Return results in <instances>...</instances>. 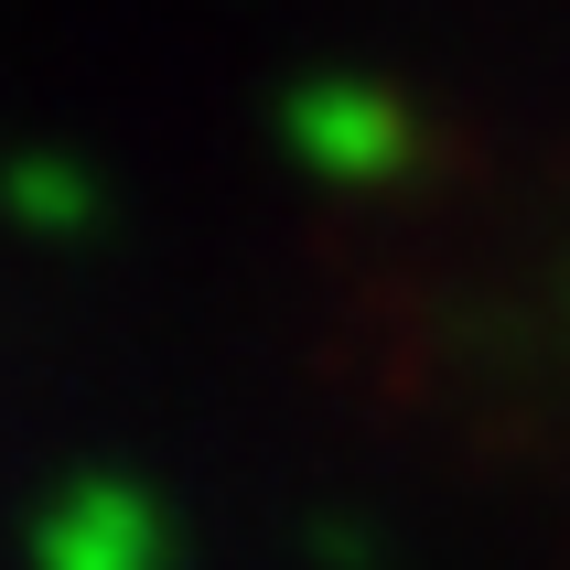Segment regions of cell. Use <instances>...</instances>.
Instances as JSON below:
<instances>
[{"instance_id": "cell-3", "label": "cell", "mask_w": 570, "mask_h": 570, "mask_svg": "<svg viewBox=\"0 0 570 570\" xmlns=\"http://www.w3.org/2000/svg\"><path fill=\"white\" fill-rule=\"evenodd\" d=\"M11 205H22V226H43V237H65V226H87V173H55V161H11Z\"/></svg>"}, {"instance_id": "cell-2", "label": "cell", "mask_w": 570, "mask_h": 570, "mask_svg": "<svg viewBox=\"0 0 570 570\" xmlns=\"http://www.w3.org/2000/svg\"><path fill=\"white\" fill-rule=\"evenodd\" d=\"M291 151L313 161V173H334V184H377V173H399L420 151V129L366 76H313V87L291 97Z\"/></svg>"}, {"instance_id": "cell-1", "label": "cell", "mask_w": 570, "mask_h": 570, "mask_svg": "<svg viewBox=\"0 0 570 570\" xmlns=\"http://www.w3.org/2000/svg\"><path fill=\"white\" fill-rule=\"evenodd\" d=\"M32 570H173V528L129 474H76L32 517Z\"/></svg>"}]
</instances>
